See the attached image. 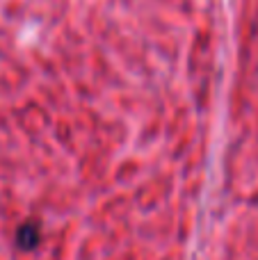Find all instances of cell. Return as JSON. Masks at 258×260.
I'll return each mask as SVG.
<instances>
[{
    "mask_svg": "<svg viewBox=\"0 0 258 260\" xmlns=\"http://www.w3.org/2000/svg\"><path fill=\"white\" fill-rule=\"evenodd\" d=\"M39 240H41L39 221L30 219L16 229V247L21 249V251H35V249L39 247Z\"/></svg>",
    "mask_w": 258,
    "mask_h": 260,
    "instance_id": "obj_1",
    "label": "cell"
}]
</instances>
